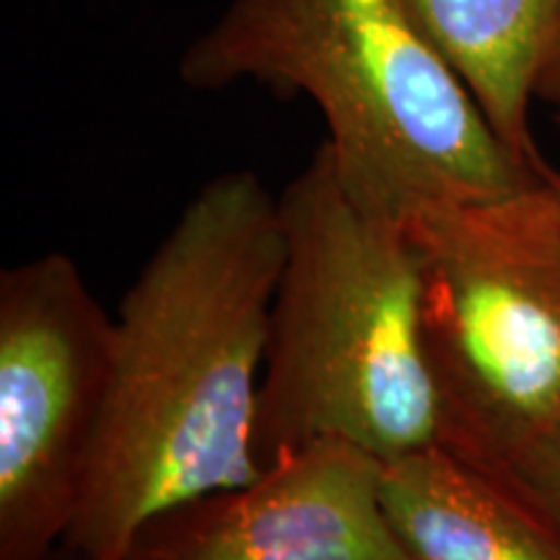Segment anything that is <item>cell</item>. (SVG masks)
Segmentation results:
<instances>
[{"instance_id":"11","label":"cell","mask_w":560,"mask_h":560,"mask_svg":"<svg viewBox=\"0 0 560 560\" xmlns=\"http://www.w3.org/2000/svg\"><path fill=\"white\" fill-rule=\"evenodd\" d=\"M540 177L548 182L552 198H556V208H558V215H560V170H556V166H550L548 161H542L540 164Z\"/></svg>"},{"instance_id":"8","label":"cell","mask_w":560,"mask_h":560,"mask_svg":"<svg viewBox=\"0 0 560 560\" xmlns=\"http://www.w3.org/2000/svg\"><path fill=\"white\" fill-rule=\"evenodd\" d=\"M400 5L467 83L511 156L537 172L545 156L532 130V107L560 0H400Z\"/></svg>"},{"instance_id":"10","label":"cell","mask_w":560,"mask_h":560,"mask_svg":"<svg viewBox=\"0 0 560 560\" xmlns=\"http://www.w3.org/2000/svg\"><path fill=\"white\" fill-rule=\"evenodd\" d=\"M535 94H537V102L550 104V107L560 104V13H558L556 26H552L548 47H545L540 73H537Z\"/></svg>"},{"instance_id":"6","label":"cell","mask_w":560,"mask_h":560,"mask_svg":"<svg viewBox=\"0 0 560 560\" xmlns=\"http://www.w3.org/2000/svg\"><path fill=\"white\" fill-rule=\"evenodd\" d=\"M120 560H410L380 501V459L319 441L236 488L161 509Z\"/></svg>"},{"instance_id":"3","label":"cell","mask_w":560,"mask_h":560,"mask_svg":"<svg viewBox=\"0 0 560 560\" xmlns=\"http://www.w3.org/2000/svg\"><path fill=\"white\" fill-rule=\"evenodd\" d=\"M278 208L285 255L255 418L262 470L319 441L380 462L436 444L420 268L402 223L350 198L327 143Z\"/></svg>"},{"instance_id":"2","label":"cell","mask_w":560,"mask_h":560,"mask_svg":"<svg viewBox=\"0 0 560 560\" xmlns=\"http://www.w3.org/2000/svg\"><path fill=\"white\" fill-rule=\"evenodd\" d=\"M179 75L198 91L252 81L306 96L342 187L382 219L495 200L537 179L400 0H229Z\"/></svg>"},{"instance_id":"4","label":"cell","mask_w":560,"mask_h":560,"mask_svg":"<svg viewBox=\"0 0 560 560\" xmlns=\"http://www.w3.org/2000/svg\"><path fill=\"white\" fill-rule=\"evenodd\" d=\"M439 441L506 475L560 418V215L540 177L402 221Z\"/></svg>"},{"instance_id":"12","label":"cell","mask_w":560,"mask_h":560,"mask_svg":"<svg viewBox=\"0 0 560 560\" xmlns=\"http://www.w3.org/2000/svg\"><path fill=\"white\" fill-rule=\"evenodd\" d=\"M45 560H83L79 552H73L70 548H66V545H60L58 550L52 552V556H47Z\"/></svg>"},{"instance_id":"7","label":"cell","mask_w":560,"mask_h":560,"mask_svg":"<svg viewBox=\"0 0 560 560\" xmlns=\"http://www.w3.org/2000/svg\"><path fill=\"white\" fill-rule=\"evenodd\" d=\"M380 501L410 560H560V527L441 444L380 462Z\"/></svg>"},{"instance_id":"5","label":"cell","mask_w":560,"mask_h":560,"mask_svg":"<svg viewBox=\"0 0 560 560\" xmlns=\"http://www.w3.org/2000/svg\"><path fill=\"white\" fill-rule=\"evenodd\" d=\"M115 317L73 257L0 272V560H45L79 516L107 405Z\"/></svg>"},{"instance_id":"9","label":"cell","mask_w":560,"mask_h":560,"mask_svg":"<svg viewBox=\"0 0 560 560\" xmlns=\"http://www.w3.org/2000/svg\"><path fill=\"white\" fill-rule=\"evenodd\" d=\"M535 503L552 524L560 527V418L542 433L506 475H495Z\"/></svg>"},{"instance_id":"1","label":"cell","mask_w":560,"mask_h":560,"mask_svg":"<svg viewBox=\"0 0 560 560\" xmlns=\"http://www.w3.org/2000/svg\"><path fill=\"white\" fill-rule=\"evenodd\" d=\"M285 242L255 172L202 185L125 291L107 405L66 548L120 560L149 516L262 472L255 418Z\"/></svg>"},{"instance_id":"13","label":"cell","mask_w":560,"mask_h":560,"mask_svg":"<svg viewBox=\"0 0 560 560\" xmlns=\"http://www.w3.org/2000/svg\"><path fill=\"white\" fill-rule=\"evenodd\" d=\"M552 122H556V130H558V138H560V104L552 107Z\"/></svg>"}]
</instances>
